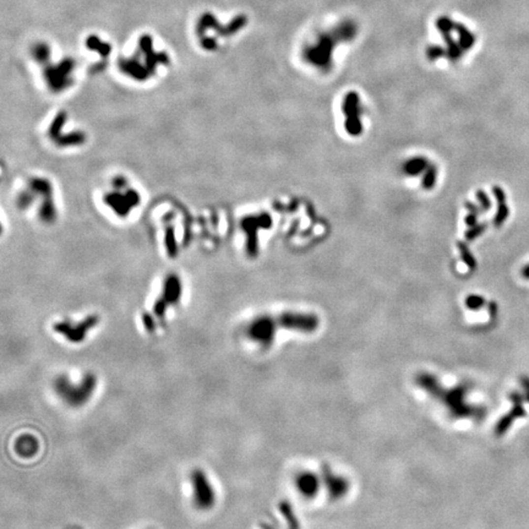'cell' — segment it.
Here are the masks:
<instances>
[{
  "instance_id": "6da1fadb",
  "label": "cell",
  "mask_w": 529,
  "mask_h": 529,
  "mask_svg": "<svg viewBox=\"0 0 529 529\" xmlns=\"http://www.w3.org/2000/svg\"><path fill=\"white\" fill-rule=\"evenodd\" d=\"M97 387V377L94 373H86L77 382H74L66 375L58 376L54 380V390L57 395L72 408H79L86 405L93 396Z\"/></svg>"
},
{
  "instance_id": "9a60e30c",
  "label": "cell",
  "mask_w": 529,
  "mask_h": 529,
  "mask_svg": "<svg viewBox=\"0 0 529 529\" xmlns=\"http://www.w3.org/2000/svg\"><path fill=\"white\" fill-rule=\"evenodd\" d=\"M476 199H478L479 205H480V209L483 210V211H488V210L491 207V202H490V200H489L488 195H486L484 191H481V190H479V191L476 192Z\"/></svg>"
},
{
  "instance_id": "8fae6325",
  "label": "cell",
  "mask_w": 529,
  "mask_h": 529,
  "mask_svg": "<svg viewBox=\"0 0 529 529\" xmlns=\"http://www.w3.org/2000/svg\"><path fill=\"white\" fill-rule=\"evenodd\" d=\"M436 180H437V169L434 164H429V167L426 168V170L424 172L423 179H422V187L425 190H431L436 184Z\"/></svg>"
},
{
  "instance_id": "8992f818",
  "label": "cell",
  "mask_w": 529,
  "mask_h": 529,
  "mask_svg": "<svg viewBox=\"0 0 529 529\" xmlns=\"http://www.w3.org/2000/svg\"><path fill=\"white\" fill-rule=\"evenodd\" d=\"M271 220L270 215L264 213V215H260L257 217H251L248 218L245 220V229L249 233V242H248V248H249L250 254H256L257 250V240H256V232L259 228H270L271 227Z\"/></svg>"
},
{
  "instance_id": "7c38bea8",
  "label": "cell",
  "mask_w": 529,
  "mask_h": 529,
  "mask_svg": "<svg viewBox=\"0 0 529 529\" xmlns=\"http://www.w3.org/2000/svg\"><path fill=\"white\" fill-rule=\"evenodd\" d=\"M457 248H458V250H460L461 259H462V261L465 262L466 266H467L469 270H474L476 266V261H475L474 256H473L472 251H470V249L467 247V244L462 242H458Z\"/></svg>"
},
{
  "instance_id": "52a82bcc",
  "label": "cell",
  "mask_w": 529,
  "mask_h": 529,
  "mask_svg": "<svg viewBox=\"0 0 529 529\" xmlns=\"http://www.w3.org/2000/svg\"><path fill=\"white\" fill-rule=\"evenodd\" d=\"M39 442L33 435H22L15 442V451L22 458H32L38 453Z\"/></svg>"
},
{
  "instance_id": "2e32d148",
  "label": "cell",
  "mask_w": 529,
  "mask_h": 529,
  "mask_svg": "<svg viewBox=\"0 0 529 529\" xmlns=\"http://www.w3.org/2000/svg\"><path fill=\"white\" fill-rule=\"evenodd\" d=\"M466 209L468 210V213H473V215H476V216H478L480 212H483V210H481L480 207L476 206V205L474 204H469V202L466 204Z\"/></svg>"
},
{
  "instance_id": "30bf717a",
  "label": "cell",
  "mask_w": 529,
  "mask_h": 529,
  "mask_svg": "<svg viewBox=\"0 0 529 529\" xmlns=\"http://www.w3.org/2000/svg\"><path fill=\"white\" fill-rule=\"evenodd\" d=\"M494 194H495L496 199H498V213H496L495 216V220H494V223H495L496 227H498V225L502 224L503 220L507 218L508 216V209L507 206H506L505 204V194H503L502 189L498 187H495L493 189Z\"/></svg>"
},
{
  "instance_id": "e0dca14e",
  "label": "cell",
  "mask_w": 529,
  "mask_h": 529,
  "mask_svg": "<svg viewBox=\"0 0 529 529\" xmlns=\"http://www.w3.org/2000/svg\"><path fill=\"white\" fill-rule=\"evenodd\" d=\"M476 218H478V216H476V215H473V213H468L467 217H466V219H465L466 224L468 225V228L473 227V225L476 224Z\"/></svg>"
},
{
  "instance_id": "ba28073f",
  "label": "cell",
  "mask_w": 529,
  "mask_h": 529,
  "mask_svg": "<svg viewBox=\"0 0 529 529\" xmlns=\"http://www.w3.org/2000/svg\"><path fill=\"white\" fill-rule=\"evenodd\" d=\"M93 323H94V321L89 320V321H86V322L79 325V327H75V328H72L71 326H69V325L59 323V325L55 326V330H57L58 332L62 333V335H64L65 337H66L69 341H71V342H81V341L85 338L86 331L90 330V327H92Z\"/></svg>"
},
{
  "instance_id": "3957f363",
  "label": "cell",
  "mask_w": 529,
  "mask_h": 529,
  "mask_svg": "<svg viewBox=\"0 0 529 529\" xmlns=\"http://www.w3.org/2000/svg\"><path fill=\"white\" fill-rule=\"evenodd\" d=\"M343 113L345 115L344 129L350 136H359L363 132V124L360 120V108L359 97L355 93L347 94L344 98V103L342 107Z\"/></svg>"
},
{
  "instance_id": "9c48e42d",
  "label": "cell",
  "mask_w": 529,
  "mask_h": 529,
  "mask_svg": "<svg viewBox=\"0 0 529 529\" xmlns=\"http://www.w3.org/2000/svg\"><path fill=\"white\" fill-rule=\"evenodd\" d=\"M429 167L428 159L424 158V157H413L405 160L402 165V170L405 175H409V177H417L420 175L426 170V168Z\"/></svg>"
},
{
  "instance_id": "5b68a950",
  "label": "cell",
  "mask_w": 529,
  "mask_h": 529,
  "mask_svg": "<svg viewBox=\"0 0 529 529\" xmlns=\"http://www.w3.org/2000/svg\"><path fill=\"white\" fill-rule=\"evenodd\" d=\"M280 322L283 327L295 328L302 331H312L317 327V318L312 315H300V314H287L280 317Z\"/></svg>"
},
{
  "instance_id": "5bb4252c",
  "label": "cell",
  "mask_w": 529,
  "mask_h": 529,
  "mask_svg": "<svg viewBox=\"0 0 529 529\" xmlns=\"http://www.w3.org/2000/svg\"><path fill=\"white\" fill-rule=\"evenodd\" d=\"M466 305L467 308L472 310H476L479 308H481L484 305V299L479 295H469V297L466 299Z\"/></svg>"
},
{
  "instance_id": "4fadbf2b",
  "label": "cell",
  "mask_w": 529,
  "mask_h": 529,
  "mask_svg": "<svg viewBox=\"0 0 529 529\" xmlns=\"http://www.w3.org/2000/svg\"><path fill=\"white\" fill-rule=\"evenodd\" d=\"M485 229H486L485 223H481V224H478V223H476V224L473 225V227L468 228L467 232H466V234H465L466 239H467L468 242H472V240H474L478 237H480Z\"/></svg>"
},
{
  "instance_id": "277c9868",
  "label": "cell",
  "mask_w": 529,
  "mask_h": 529,
  "mask_svg": "<svg viewBox=\"0 0 529 529\" xmlns=\"http://www.w3.org/2000/svg\"><path fill=\"white\" fill-rule=\"evenodd\" d=\"M248 335L259 344L267 345L272 342L275 335V323L270 317H260L250 325Z\"/></svg>"
},
{
  "instance_id": "7a4b0ae2",
  "label": "cell",
  "mask_w": 529,
  "mask_h": 529,
  "mask_svg": "<svg viewBox=\"0 0 529 529\" xmlns=\"http://www.w3.org/2000/svg\"><path fill=\"white\" fill-rule=\"evenodd\" d=\"M192 488V501L201 511L211 510L216 503V493L209 476L202 469H194L190 476Z\"/></svg>"
}]
</instances>
